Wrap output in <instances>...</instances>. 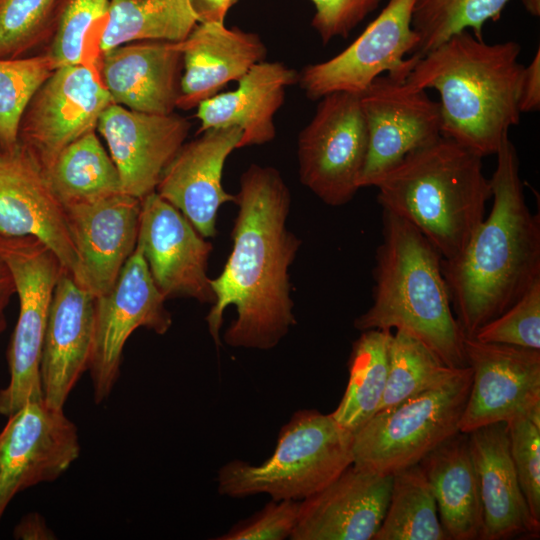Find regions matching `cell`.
<instances>
[{
    "instance_id": "6da1fadb",
    "label": "cell",
    "mask_w": 540,
    "mask_h": 540,
    "mask_svg": "<svg viewBox=\"0 0 540 540\" xmlns=\"http://www.w3.org/2000/svg\"><path fill=\"white\" fill-rule=\"evenodd\" d=\"M232 251L211 279L215 301L206 317L216 344L227 306L237 316L223 334L234 348L269 350L295 325L289 267L301 240L287 228L290 191L271 166L250 165L240 177Z\"/></svg>"
},
{
    "instance_id": "7a4b0ae2",
    "label": "cell",
    "mask_w": 540,
    "mask_h": 540,
    "mask_svg": "<svg viewBox=\"0 0 540 540\" xmlns=\"http://www.w3.org/2000/svg\"><path fill=\"white\" fill-rule=\"evenodd\" d=\"M495 155L488 217L457 257L441 262L465 337H473L540 280V219L526 204L518 154L508 135Z\"/></svg>"
},
{
    "instance_id": "3957f363",
    "label": "cell",
    "mask_w": 540,
    "mask_h": 540,
    "mask_svg": "<svg viewBox=\"0 0 540 540\" xmlns=\"http://www.w3.org/2000/svg\"><path fill=\"white\" fill-rule=\"evenodd\" d=\"M520 53L515 41L488 44L464 30L421 57L405 82L439 93L442 136L493 155L520 120Z\"/></svg>"
},
{
    "instance_id": "277c9868",
    "label": "cell",
    "mask_w": 540,
    "mask_h": 540,
    "mask_svg": "<svg viewBox=\"0 0 540 540\" xmlns=\"http://www.w3.org/2000/svg\"><path fill=\"white\" fill-rule=\"evenodd\" d=\"M442 257L407 220L382 210L372 304L354 320L360 331L404 330L452 368L467 366L464 338L442 272Z\"/></svg>"
},
{
    "instance_id": "5b68a950",
    "label": "cell",
    "mask_w": 540,
    "mask_h": 540,
    "mask_svg": "<svg viewBox=\"0 0 540 540\" xmlns=\"http://www.w3.org/2000/svg\"><path fill=\"white\" fill-rule=\"evenodd\" d=\"M480 155L440 136L408 153L374 187L382 210L415 226L442 259L457 257L485 218L492 198Z\"/></svg>"
},
{
    "instance_id": "8992f818",
    "label": "cell",
    "mask_w": 540,
    "mask_h": 540,
    "mask_svg": "<svg viewBox=\"0 0 540 540\" xmlns=\"http://www.w3.org/2000/svg\"><path fill=\"white\" fill-rule=\"evenodd\" d=\"M353 437L331 414L298 410L281 428L266 461L233 460L220 468L218 492L231 498L268 494L272 500L302 501L353 464Z\"/></svg>"
},
{
    "instance_id": "52a82bcc",
    "label": "cell",
    "mask_w": 540,
    "mask_h": 540,
    "mask_svg": "<svg viewBox=\"0 0 540 540\" xmlns=\"http://www.w3.org/2000/svg\"><path fill=\"white\" fill-rule=\"evenodd\" d=\"M471 386V369L458 368L446 381L377 412L354 432L353 464L382 475L418 464L459 423Z\"/></svg>"
},
{
    "instance_id": "ba28073f",
    "label": "cell",
    "mask_w": 540,
    "mask_h": 540,
    "mask_svg": "<svg viewBox=\"0 0 540 540\" xmlns=\"http://www.w3.org/2000/svg\"><path fill=\"white\" fill-rule=\"evenodd\" d=\"M0 258L19 299V315L7 353L9 382L0 390V415L10 416L43 400L40 364L55 285L64 271L55 253L33 236H0Z\"/></svg>"
},
{
    "instance_id": "9c48e42d",
    "label": "cell",
    "mask_w": 540,
    "mask_h": 540,
    "mask_svg": "<svg viewBox=\"0 0 540 540\" xmlns=\"http://www.w3.org/2000/svg\"><path fill=\"white\" fill-rule=\"evenodd\" d=\"M316 112L298 136L300 182L325 204L350 202L368 151L360 94L333 92L319 99Z\"/></svg>"
},
{
    "instance_id": "30bf717a",
    "label": "cell",
    "mask_w": 540,
    "mask_h": 540,
    "mask_svg": "<svg viewBox=\"0 0 540 540\" xmlns=\"http://www.w3.org/2000/svg\"><path fill=\"white\" fill-rule=\"evenodd\" d=\"M415 0H389L379 15L346 49L299 73L306 96L319 100L333 92L361 94L384 72L405 82L416 62L419 36L412 28Z\"/></svg>"
},
{
    "instance_id": "8fae6325",
    "label": "cell",
    "mask_w": 540,
    "mask_h": 540,
    "mask_svg": "<svg viewBox=\"0 0 540 540\" xmlns=\"http://www.w3.org/2000/svg\"><path fill=\"white\" fill-rule=\"evenodd\" d=\"M111 103L98 65H61L30 100L20 122L19 142L45 172L64 148L96 129Z\"/></svg>"
},
{
    "instance_id": "7c38bea8",
    "label": "cell",
    "mask_w": 540,
    "mask_h": 540,
    "mask_svg": "<svg viewBox=\"0 0 540 540\" xmlns=\"http://www.w3.org/2000/svg\"><path fill=\"white\" fill-rule=\"evenodd\" d=\"M156 287L141 250L136 246L112 289L96 298L95 329L89 372L95 403L112 392L130 335L140 327L165 334L172 317Z\"/></svg>"
},
{
    "instance_id": "4fadbf2b",
    "label": "cell",
    "mask_w": 540,
    "mask_h": 540,
    "mask_svg": "<svg viewBox=\"0 0 540 540\" xmlns=\"http://www.w3.org/2000/svg\"><path fill=\"white\" fill-rule=\"evenodd\" d=\"M0 431V520L20 492L60 477L79 457L76 425L63 408L31 401Z\"/></svg>"
},
{
    "instance_id": "5bb4252c",
    "label": "cell",
    "mask_w": 540,
    "mask_h": 540,
    "mask_svg": "<svg viewBox=\"0 0 540 540\" xmlns=\"http://www.w3.org/2000/svg\"><path fill=\"white\" fill-rule=\"evenodd\" d=\"M464 354L471 386L460 432L540 415V350L465 337Z\"/></svg>"
},
{
    "instance_id": "9a60e30c",
    "label": "cell",
    "mask_w": 540,
    "mask_h": 540,
    "mask_svg": "<svg viewBox=\"0 0 540 540\" xmlns=\"http://www.w3.org/2000/svg\"><path fill=\"white\" fill-rule=\"evenodd\" d=\"M360 103L368 133L360 188L374 186L408 153L442 136L439 103L407 82L381 75L360 94Z\"/></svg>"
},
{
    "instance_id": "2e32d148",
    "label": "cell",
    "mask_w": 540,
    "mask_h": 540,
    "mask_svg": "<svg viewBox=\"0 0 540 540\" xmlns=\"http://www.w3.org/2000/svg\"><path fill=\"white\" fill-rule=\"evenodd\" d=\"M141 201L137 247L152 279L165 299L187 297L213 304L207 275L211 242L156 191Z\"/></svg>"
},
{
    "instance_id": "e0dca14e",
    "label": "cell",
    "mask_w": 540,
    "mask_h": 540,
    "mask_svg": "<svg viewBox=\"0 0 540 540\" xmlns=\"http://www.w3.org/2000/svg\"><path fill=\"white\" fill-rule=\"evenodd\" d=\"M64 210L77 255L72 276L95 298L102 296L136 248L141 201L120 192Z\"/></svg>"
},
{
    "instance_id": "ac0fdd59",
    "label": "cell",
    "mask_w": 540,
    "mask_h": 540,
    "mask_svg": "<svg viewBox=\"0 0 540 540\" xmlns=\"http://www.w3.org/2000/svg\"><path fill=\"white\" fill-rule=\"evenodd\" d=\"M0 236H33L49 247L71 275L77 255L59 202L46 174L19 142L9 152L0 149Z\"/></svg>"
},
{
    "instance_id": "d6986e66",
    "label": "cell",
    "mask_w": 540,
    "mask_h": 540,
    "mask_svg": "<svg viewBox=\"0 0 540 540\" xmlns=\"http://www.w3.org/2000/svg\"><path fill=\"white\" fill-rule=\"evenodd\" d=\"M97 130L105 139L122 192L142 199L156 190L161 176L188 136L190 122L178 114H149L111 103Z\"/></svg>"
},
{
    "instance_id": "ffe728a7",
    "label": "cell",
    "mask_w": 540,
    "mask_h": 540,
    "mask_svg": "<svg viewBox=\"0 0 540 540\" xmlns=\"http://www.w3.org/2000/svg\"><path fill=\"white\" fill-rule=\"evenodd\" d=\"M392 475L354 464L299 503L292 540H372L389 502Z\"/></svg>"
},
{
    "instance_id": "44dd1931",
    "label": "cell",
    "mask_w": 540,
    "mask_h": 540,
    "mask_svg": "<svg viewBox=\"0 0 540 540\" xmlns=\"http://www.w3.org/2000/svg\"><path fill=\"white\" fill-rule=\"evenodd\" d=\"M238 127L209 129L184 143L164 170L156 192L177 208L204 238L217 234V213L235 195L222 185L223 168L230 153L239 149Z\"/></svg>"
},
{
    "instance_id": "7402d4cb",
    "label": "cell",
    "mask_w": 540,
    "mask_h": 540,
    "mask_svg": "<svg viewBox=\"0 0 540 540\" xmlns=\"http://www.w3.org/2000/svg\"><path fill=\"white\" fill-rule=\"evenodd\" d=\"M96 298L63 271L52 296L42 346L43 400L63 408L70 392L89 369L95 329Z\"/></svg>"
},
{
    "instance_id": "603a6c76",
    "label": "cell",
    "mask_w": 540,
    "mask_h": 540,
    "mask_svg": "<svg viewBox=\"0 0 540 540\" xmlns=\"http://www.w3.org/2000/svg\"><path fill=\"white\" fill-rule=\"evenodd\" d=\"M182 67L178 43L155 40L116 46L101 54L98 64L113 103L159 115L177 107Z\"/></svg>"
},
{
    "instance_id": "cb8c5ba5",
    "label": "cell",
    "mask_w": 540,
    "mask_h": 540,
    "mask_svg": "<svg viewBox=\"0 0 540 540\" xmlns=\"http://www.w3.org/2000/svg\"><path fill=\"white\" fill-rule=\"evenodd\" d=\"M468 434L483 510L481 540L536 535V520L522 492L509 450L507 424L477 428Z\"/></svg>"
},
{
    "instance_id": "d4e9b609",
    "label": "cell",
    "mask_w": 540,
    "mask_h": 540,
    "mask_svg": "<svg viewBox=\"0 0 540 540\" xmlns=\"http://www.w3.org/2000/svg\"><path fill=\"white\" fill-rule=\"evenodd\" d=\"M177 43L184 70L177 107L184 110L197 108L229 82H238L267 54L257 34L229 29L224 23H198Z\"/></svg>"
},
{
    "instance_id": "484cf974",
    "label": "cell",
    "mask_w": 540,
    "mask_h": 540,
    "mask_svg": "<svg viewBox=\"0 0 540 540\" xmlns=\"http://www.w3.org/2000/svg\"><path fill=\"white\" fill-rule=\"evenodd\" d=\"M299 80V73L278 61L255 64L235 90L218 93L197 106L198 134L224 127L242 130L239 148L262 145L276 135L274 115L282 106L286 89Z\"/></svg>"
},
{
    "instance_id": "4316f807",
    "label": "cell",
    "mask_w": 540,
    "mask_h": 540,
    "mask_svg": "<svg viewBox=\"0 0 540 540\" xmlns=\"http://www.w3.org/2000/svg\"><path fill=\"white\" fill-rule=\"evenodd\" d=\"M419 464L448 540H481L483 510L468 434L458 432L446 439Z\"/></svg>"
},
{
    "instance_id": "83f0119b",
    "label": "cell",
    "mask_w": 540,
    "mask_h": 540,
    "mask_svg": "<svg viewBox=\"0 0 540 540\" xmlns=\"http://www.w3.org/2000/svg\"><path fill=\"white\" fill-rule=\"evenodd\" d=\"M197 24L190 0H109L99 53L136 41L180 42Z\"/></svg>"
},
{
    "instance_id": "f1b7e54d",
    "label": "cell",
    "mask_w": 540,
    "mask_h": 540,
    "mask_svg": "<svg viewBox=\"0 0 540 540\" xmlns=\"http://www.w3.org/2000/svg\"><path fill=\"white\" fill-rule=\"evenodd\" d=\"M45 174L64 208L122 192L118 170L95 130L64 148Z\"/></svg>"
},
{
    "instance_id": "f546056e",
    "label": "cell",
    "mask_w": 540,
    "mask_h": 540,
    "mask_svg": "<svg viewBox=\"0 0 540 540\" xmlns=\"http://www.w3.org/2000/svg\"><path fill=\"white\" fill-rule=\"evenodd\" d=\"M391 334V330H365L352 344L347 387L331 415L353 433L376 414L381 404Z\"/></svg>"
},
{
    "instance_id": "4dcf8cb0",
    "label": "cell",
    "mask_w": 540,
    "mask_h": 540,
    "mask_svg": "<svg viewBox=\"0 0 540 540\" xmlns=\"http://www.w3.org/2000/svg\"><path fill=\"white\" fill-rule=\"evenodd\" d=\"M373 540H448L419 463L392 474L386 513Z\"/></svg>"
},
{
    "instance_id": "1f68e13d",
    "label": "cell",
    "mask_w": 540,
    "mask_h": 540,
    "mask_svg": "<svg viewBox=\"0 0 540 540\" xmlns=\"http://www.w3.org/2000/svg\"><path fill=\"white\" fill-rule=\"evenodd\" d=\"M457 369L444 364L410 333L395 330L389 340L387 383L377 412L436 387Z\"/></svg>"
},
{
    "instance_id": "d6a6232c",
    "label": "cell",
    "mask_w": 540,
    "mask_h": 540,
    "mask_svg": "<svg viewBox=\"0 0 540 540\" xmlns=\"http://www.w3.org/2000/svg\"><path fill=\"white\" fill-rule=\"evenodd\" d=\"M509 0H415L412 28L419 44L410 55L418 59L454 34L471 30L482 39L484 24L497 21Z\"/></svg>"
},
{
    "instance_id": "836d02e7",
    "label": "cell",
    "mask_w": 540,
    "mask_h": 540,
    "mask_svg": "<svg viewBox=\"0 0 540 540\" xmlns=\"http://www.w3.org/2000/svg\"><path fill=\"white\" fill-rule=\"evenodd\" d=\"M109 0H60L47 54L58 66L77 63L98 65L91 42L98 51ZM100 55V53H99Z\"/></svg>"
},
{
    "instance_id": "e575fe53",
    "label": "cell",
    "mask_w": 540,
    "mask_h": 540,
    "mask_svg": "<svg viewBox=\"0 0 540 540\" xmlns=\"http://www.w3.org/2000/svg\"><path fill=\"white\" fill-rule=\"evenodd\" d=\"M59 67L47 53L32 57L0 58V149L19 144L22 116L40 86Z\"/></svg>"
},
{
    "instance_id": "d590c367",
    "label": "cell",
    "mask_w": 540,
    "mask_h": 540,
    "mask_svg": "<svg viewBox=\"0 0 540 540\" xmlns=\"http://www.w3.org/2000/svg\"><path fill=\"white\" fill-rule=\"evenodd\" d=\"M60 0H0V58L22 57L50 36Z\"/></svg>"
},
{
    "instance_id": "8d00e7d4",
    "label": "cell",
    "mask_w": 540,
    "mask_h": 540,
    "mask_svg": "<svg viewBox=\"0 0 540 540\" xmlns=\"http://www.w3.org/2000/svg\"><path fill=\"white\" fill-rule=\"evenodd\" d=\"M473 337L481 342L540 350V280Z\"/></svg>"
},
{
    "instance_id": "74e56055",
    "label": "cell",
    "mask_w": 540,
    "mask_h": 540,
    "mask_svg": "<svg viewBox=\"0 0 540 540\" xmlns=\"http://www.w3.org/2000/svg\"><path fill=\"white\" fill-rule=\"evenodd\" d=\"M506 424L522 492L533 517L540 521V415L518 417Z\"/></svg>"
},
{
    "instance_id": "f35d334b",
    "label": "cell",
    "mask_w": 540,
    "mask_h": 540,
    "mask_svg": "<svg viewBox=\"0 0 540 540\" xmlns=\"http://www.w3.org/2000/svg\"><path fill=\"white\" fill-rule=\"evenodd\" d=\"M299 502L272 500L260 512L240 522L220 540H282L290 538L297 521Z\"/></svg>"
},
{
    "instance_id": "ab89813d",
    "label": "cell",
    "mask_w": 540,
    "mask_h": 540,
    "mask_svg": "<svg viewBox=\"0 0 540 540\" xmlns=\"http://www.w3.org/2000/svg\"><path fill=\"white\" fill-rule=\"evenodd\" d=\"M315 7L311 22L322 43L349 33L372 13L381 0H310Z\"/></svg>"
},
{
    "instance_id": "60d3db41",
    "label": "cell",
    "mask_w": 540,
    "mask_h": 540,
    "mask_svg": "<svg viewBox=\"0 0 540 540\" xmlns=\"http://www.w3.org/2000/svg\"><path fill=\"white\" fill-rule=\"evenodd\" d=\"M520 113L534 112L540 108V50L536 51L528 66H524L519 86Z\"/></svg>"
},
{
    "instance_id": "b9f144b4",
    "label": "cell",
    "mask_w": 540,
    "mask_h": 540,
    "mask_svg": "<svg viewBox=\"0 0 540 540\" xmlns=\"http://www.w3.org/2000/svg\"><path fill=\"white\" fill-rule=\"evenodd\" d=\"M54 536L44 518L35 512L26 514L13 530V537L20 540H49Z\"/></svg>"
},
{
    "instance_id": "7bdbcfd3",
    "label": "cell",
    "mask_w": 540,
    "mask_h": 540,
    "mask_svg": "<svg viewBox=\"0 0 540 540\" xmlns=\"http://www.w3.org/2000/svg\"><path fill=\"white\" fill-rule=\"evenodd\" d=\"M239 0H190L198 23H224L229 9Z\"/></svg>"
},
{
    "instance_id": "ee69618b",
    "label": "cell",
    "mask_w": 540,
    "mask_h": 540,
    "mask_svg": "<svg viewBox=\"0 0 540 540\" xmlns=\"http://www.w3.org/2000/svg\"><path fill=\"white\" fill-rule=\"evenodd\" d=\"M13 294H15L13 278L8 267L0 258V334L6 328L5 310Z\"/></svg>"
},
{
    "instance_id": "f6af8a7d",
    "label": "cell",
    "mask_w": 540,
    "mask_h": 540,
    "mask_svg": "<svg viewBox=\"0 0 540 540\" xmlns=\"http://www.w3.org/2000/svg\"><path fill=\"white\" fill-rule=\"evenodd\" d=\"M526 11L532 16L540 15V0H521Z\"/></svg>"
}]
</instances>
